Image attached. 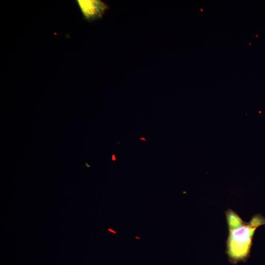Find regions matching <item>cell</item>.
Returning a JSON list of instances; mask_svg holds the SVG:
<instances>
[{
	"label": "cell",
	"mask_w": 265,
	"mask_h": 265,
	"mask_svg": "<svg viewBox=\"0 0 265 265\" xmlns=\"http://www.w3.org/2000/svg\"><path fill=\"white\" fill-rule=\"evenodd\" d=\"M225 213L228 228L226 253L229 261L233 264L244 262L250 256L256 230L265 224V217L257 213L249 222H245L231 208Z\"/></svg>",
	"instance_id": "6da1fadb"
},
{
	"label": "cell",
	"mask_w": 265,
	"mask_h": 265,
	"mask_svg": "<svg viewBox=\"0 0 265 265\" xmlns=\"http://www.w3.org/2000/svg\"><path fill=\"white\" fill-rule=\"evenodd\" d=\"M75 1L83 19L89 22L102 18L109 8L106 3L100 0H77Z\"/></svg>",
	"instance_id": "7a4b0ae2"
},
{
	"label": "cell",
	"mask_w": 265,
	"mask_h": 265,
	"mask_svg": "<svg viewBox=\"0 0 265 265\" xmlns=\"http://www.w3.org/2000/svg\"><path fill=\"white\" fill-rule=\"evenodd\" d=\"M112 160L115 161L116 160L115 156L114 155H112Z\"/></svg>",
	"instance_id": "3957f363"
},
{
	"label": "cell",
	"mask_w": 265,
	"mask_h": 265,
	"mask_svg": "<svg viewBox=\"0 0 265 265\" xmlns=\"http://www.w3.org/2000/svg\"><path fill=\"white\" fill-rule=\"evenodd\" d=\"M107 230H108V231H109V232H113L114 233H115V232H113L114 231H113V230H111L110 229H108Z\"/></svg>",
	"instance_id": "277c9868"
}]
</instances>
